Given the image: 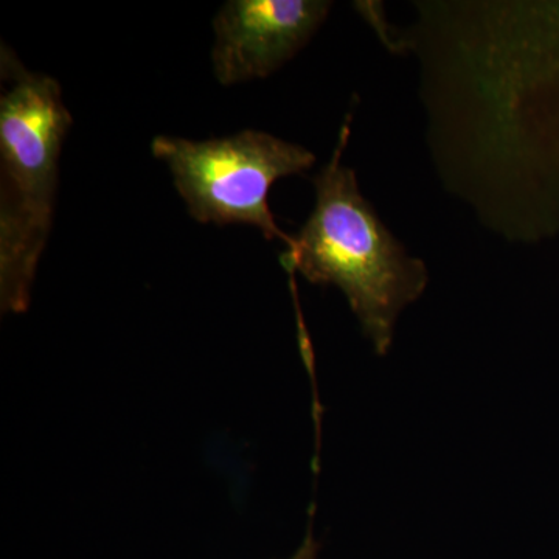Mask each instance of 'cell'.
<instances>
[{"mask_svg": "<svg viewBox=\"0 0 559 559\" xmlns=\"http://www.w3.org/2000/svg\"><path fill=\"white\" fill-rule=\"evenodd\" d=\"M348 114L333 157L314 178L316 205L282 255L286 270L314 285L337 286L378 355H385L400 312L421 296L428 270L393 238L344 165Z\"/></svg>", "mask_w": 559, "mask_h": 559, "instance_id": "obj_1", "label": "cell"}, {"mask_svg": "<svg viewBox=\"0 0 559 559\" xmlns=\"http://www.w3.org/2000/svg\"><path fill=\"white\" fill-rule=\"evenodd\" d=\"M0 307L31 305L53 226L62 143L72 127L60 83L0 47Z\"/></svg>", "mask_w": 559, "mask_h": 559, "instance_id": "obj_2", "label": "cell"}, {"mask_svg": "<svg viewBox=\"0 0 559 559\" xmlns=\"http://www.w3.org/2000/svg\"><path fill=\"white\" fill-rule=\"evenodd\" d=\"M151 151L170 168L191 218L218 226L249 224L266 240L293 245L294 237L275 223L267 198L278 179L310 170L312 151L252 130L201 142L157 135Z\"/></svg>", "mask_w": 559, "mask_h": 559, "instance_id": "obj_3", "label": "cell"}, {"mask_svg": "<svg viewBox=\"0 0 559 559\" xmlns=\"http://www.w3.org/2000/svg\"><path fill=\"white\" fill-rule=\"evenodd\" d=\"M326 0H230L213 20V72L223 86L263 80L304 49L326 20Z\"/></svg>", "mask_w": 559, "mask_h": 559, "instance_id": "obj_4", "label": "cell"}, {"mask_svg": "<svg viewBox=\"0 0 559 559\" xmlns=\"http://www.w3.org/2000/svg\"><path fill=\"white\" fill-rule=\"evenodd\" d=\"M319 544L316 543L312 536L311 528L308 530L307 538L301 543L300 549L296 551L293 558L289 559H318Z\"/></svg>", "mask_w": 559, "mask_h": 559, "instance_id": "obj_5", "label": "cell"}, {"mask_svg": "<svg viewBox=\"0 0 559 559\" xmlns=\"http://www.w3.org/2000/svg\"><path fill=\"white\" fill-rule=\"evenodd\" d=\"M550 20L555 22V31L559 32V7H555V9H550Z\"/></svg>", "mask_w": 559, "mask_h": 559, "instance_id": "obj_6", "label": "cell"}]
</instances>
